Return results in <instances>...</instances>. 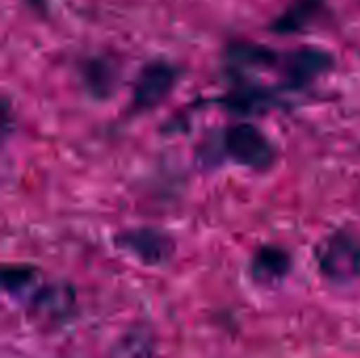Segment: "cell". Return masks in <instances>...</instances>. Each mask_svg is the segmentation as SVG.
<instances>
[{"label": "cell", "instance_id": "8", "mask_svg": "<svg viewBox=\"0 0 360 358\" xmlns=\"http://www.w3.org/2000/svg\"><path fill=\"white\" fill-rule=\"evenodd\" d=\"M78 80L84 93L95 101H105L114 95L120 78V65L105 53L84 55L76 63Z\"/></svg>", "mask_w": 360, "mask_h": 358}, {"label": "cell", "instance_id": "1", "mask_svg": "<svg viewBox=\"0 0 360 358\" xmlns=\"http://www.w3.org/2000/svg\"><path fill=\"white\" fill-rule=\"evenodd\" d=\"M221 158L253 171H268L276 160V148L268 135L253 122L240 120L221 129L217 139Z\"/></svg>", "mask_w": 360, "mask_h": 358}, {"label": "cell", "instance_id": "11", "mask_svg": "<svg viewBox=\"0 0 360 358\" xmlns=\"http://www.w3.org/2000/svg\"><path fill=\"white\" fill-rule=\"evenodd\" d=\"M291 272V253L276 245L259 247L249 266V274L259 285H272L283 281Z\"/></svg>", "mask_w": 360, "mask_h": 358}, {"label": "cell", "instance_id": "9", "mask_svg": "<svg viewBox=\"0 0 360 358\" xmlns=\"http://www.w3.org/2000/svg\"><path fill=\"white\" fill-rule=\"evenodd\" d=\"M30 310L38 321L51 327L63 325L76 310V293L68 283L40 285L30 298Z\"/></svg>", "mask_w": 360, "mask_h": 358}, {"label": "cell", "instance_id": "14", "mask_svg": "<svg viewBox=\"0 0 360 358\" xmlns=\"http://www.w3.org/2000/svg\"><path fill=\"white\" fill-rule=\"evenodd\" d=\"M25 2H27L30 8L36 11L38 15H46V11H49V2H46V0H25Z\"/></svg>", "mask_w": 360, "mask_h": 358}, {"label": "cell", "instance_id": "3", "mask_svg": "<svg viewBox=\"0 0 360 358\" xmlns=\"http://www.w3.org/2000/svg\"><path fill=\"white\" fill-rule=\"evenodd\" d=\"M319 272L338 285H348L360 276V236L350 230H335L316 247Z\"/></svg>", "mask_w": 360, "mask_h": 358}, {"label": "cell", "instance_id": "10", "mask_svg": "<svg viewBox=\"0 0 360 358\" xmlns=\"http://www.w3.org/2000/svg\"><path fill=\"white\" fill-rule=\"evenodd\" d=\"M327 0H289V4L268 21V32L276 36H295L308 32L327 15Z\"/></svg>", "mask_w": 360, "mask_h": 358}, {"label": "cell", "instance_id": "13", "mask_svg": "<svg viewBox=\"0 0 360 358\" xmlns=\"http://www.w3.org/2000/svg\"><path fill=\"white\" fill-rule=\"evenodd\" d=\"M40 287L38 281V270L32 266H23V264H13V266H4L2 270V289L4 293L13 295V298H21V295H30Z\"/></svg>", "mask_w": 360, "mask_h": 358}, {"label": "cell", "instance_id": "7", "mask_svg": "<svg viewBox=\"0 0 360 358\" xmlns=\"http://www.w3.org/2000/svg\"><path fill=\"white\" fill-rule=\"evenodd\" d=\"M230 91L217 99V103L228 110L230 114L236 116H255L264 114L268 110L281 108L283 99L281 95L285 93L278 84L268 87L262 84L255 78H234L230 80Z\"/></svg>", "mask_w": 360, "mask_h": 358}, {"label": "cell", "instance_id": "12", "mask_svg": "<svg viewBox=\"0 0 360 358\" xmlns=\"http://www.w3.org/2000/svg\"><path fill=\"white\" fill-rule=\"evenodd\" d=\"M110 358H156L154 338L148 327L133 325L114 344Z\"/></svg>", "mask_w": 360, "mask_h": 358}, {"label": "cell", "instance_id": "5", "mask_svg": "<svg viewBox=\"0 0 360 358\" xmlns=\"http://www.w3.org/2000/svg\"><path fill=\"white\" fill-rule=\"evenodd\" d=\"M114 245L148 268L167 266L175 255V238L158 228L139 226L116 234Z\"/></svg>", "mask_w": 360, "mask_h": 358}, {"label": "cell", "instance_id": "6", "mask_svg": "<svg viewBox=\"0 0 360 358\" xmlns=\"http://www.w3.org/2000/svg\"><path fill=\"white\" fill-rule=\"evenodd\" d=\"M224 72L230 80L234 78H255L257 72H268L281 68L283 51L270 49L262 42L251 40H230L221 53Z\"/></svg>", "mask_w": 360, "mask_h": 358}, {"label": "cell", "instance_id": "2", "mask_svg": "<svg viewBox=\"0 0 360 358\" xmlns=\"http://www.w3.org/2000/svg\"><path fill=\"white\" fill-rule=\"evenodd\" d=\"M184 68L169 59H150L146 61L131 87L129 97V116H141L156 110L179 84Z\"/></svg>", "mask_w": 360, "mask_h": 358}, {"label": "cell", "instance_id": "4", "mask_svg": "<svg viewBox=\"0 0 360 358\" xmlns=\"http://www.w3.org/2000/svg\"><path fill=\"white\" fill-rule=\"evenodd\" d=\"M335 65V57L319 46H300L283 51L281 59V89L285 93H297L308 89L314 80L327 74Z\"/></svg>", "mask_w": 360, "mask_h": 358}]
</instances>
